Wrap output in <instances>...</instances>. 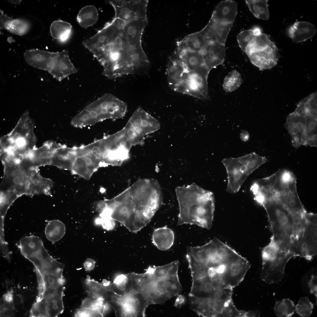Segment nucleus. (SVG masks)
<instances>
[{
  "label": "nucleus",
  "mask_w": 317,
  "mask_h": 317,
  "mask_svg": "<svg viewBox=\"0 0 317 317\" xmlns=\"http://www.w3.org/2000/svg\"><path fill=\"white\" fill-rule=\"evenodd\" d=\"M205 49V63L210 70L223 63L225 57V45L216 41L208 45Z\"/></svg>",
  "instance_id": "nucleus-26"
},
{
  "label": "nucleus",
  "mask_w": 317,
  "mask_h": 317,
  "mask_svg": "<svg viewBox=\"0 0 317 317\" xmlns=\"http://www.w3.org/2000/svg\"><path fill=\"white\" fill-rule=\"evenodd\" d=\"M36 143L33 124L27 111L21 116L13 129L1 138L0 151L26 156L35 148Z\"/></svg>",
  "instance_id": "nucleus-9"
},
{
  "label": "nucleus",
  "mask_w": 317,
  "mask_h": 317,
  "mask_svg": "<svg viewBox=\"0 0 317 317\" xmlns=\"http://www.w3.org/2000/svg\"><path fill=\"white\" fill-rule=\"evenodd\" d=\"M96 222L101 225L103 228L108 230L113 229L115 226V221L110 217H101L98 218Z\"/></svg>",
  "instance_id": "nucleus-51"
},
{
  "label": "nucleus",
  "mask_w": 317,
  "mask_h": 317,
  "mask_svg": "<svg viewBox=\"0 0 317 317\" xmlns=\"http://www.w3.org/2000/svg\"><path fill=\"white\" fill-rule=\"evenodd\" d=\"M177 48L194 52H200L206 46L199 32L191 34L177 43Z\"/></svg>",
  "instance_id": "nucleus-32"
},
{
  "label": "nucleus",
  "mask_w": 317,
  "mask_h": 317,
  "mask_svg": "<svg viewBox=\"0 0 317 317\" xmlns=\"http://www.w3.org/2000/svg\"><path fill=\"white\" fill-rule=\"evenodd\" d=\"M99 122L96 114L85 108L72 119L71 124L77 128L93 125Z\"/></svg>",
  "instance_id": "nucleus-37"
},
{
  "label": "nucleus",
  "mask_w": 317,
  "mask_h": 317,
  "mask_svg": "<svg viewBox=\"0 0 317 317\" xmlns=\"http://www.w3.org/2000/svg\"><path fill=\"white\" fill-rule=\"evenodd\" d=\"M179 262L177 260L159 266H150L154 279L163 278L178 274Z\"/></svg>",
  "instance_id": "nucleus-40"
},
{
  "label": "nucleus",
  "mask_w": 317,
  "mask_h": 317,
  "mask_svg": "<svg viewBox=\"0 0 317 317\" xmlns=\"http://www.w3.org/2000/svg\"><path fill=\"white\" fill-rule=\"evenodd\" d=\"M95 261L91 258H87L84 262V267L86 271H90L94 268L95 264Z\"/></svg>",
  "instance_id": "nucleus-53"
},
{
  "label": "nucleus",
  "mask_w": 317,
  "mask_h": 317,
  "mask_svg": "<svg viewBox=\"0 0 317 317\" xmlns=\"http://www.w3.org/2000/svg\"><path fill=\"white\" fill-rule=\"evenodd\" d=\"M274 311L278 317H291L295 311V306L291 300L285 299L276 302Z\"/></svg>",
  "instance_id": "nucleus-43"
},
{
  "label": "nucleus",
  "mask_w": 317,
  "mask_h": 317,
  "mask_svg": "<svg viewBox=\"0 0 317 317\" xmlns=\"http://www.w3.org/2000/svg\"><path fill=\"white\" fill-rule=\"evenodd\" d=\"M17 245L21 254L34 265L37 279L50 275L63 274L64 265L49 254L39 237H23Z\"/></svg>",
  "instance_id": "nucleus-6"
},
{
  "label": "nucleus",
  "mask_w": 317,
  "mask_h": 317,
  "mask_svg": "<svg viewBox=\"0 0 317 317\" xmlns=\"http://www.w3.org/2000/svg\"><path fill=\"white\" fill-rule=\"evenodd\" d=\"M267 161L266 157L254 152L237 158L223 159L222 162L227 175L226 191L237 193L249 176Z\"/></svg>",
  "instance_id": "nucleus-8"
},
{
  "label": "nucleus",
  "mask_w": 317,
  "mask_h": 317,
  "mask_svg": "<svg viewBox=\"0 0 317 317\" xmlns=\"http://www.w3.org/2000/svg\"><path fill=\"white\" fill-rule=\"evenodd\" d=\"M61 145L53 141H47L40 147L30 151L26 156L37 167L50 165L55 150Z\"/></svg>",
  "instance_id": "nucleus-21"
},
{
  "label": "nucleus",
  "mask_w": 317,
  "mask_h": 317,
  "mask_svg": "<svg viewBox=\"0 0 317 317\" xmlns=\"http://www.w3.org/2000/svg\"><path fill=\"white\" fill-rule=\"evenodd\" d=\"M305 217L306 225L298 246L302 257L311 261L317 253V214L306 212Z\"/></svg>",
  "instance_id": "nucleus-15"
},
{
  "label": "nucleus",
  "mask_w": 317,
  "mask_h": 317,
  "mask_svg": "<svg viewBox=\"0 0 317 317\" xmlns=\"http://www.w3.org/2000/svg\"><path fill=\"white\" fill-rule=\"evenodd\" d=\"M153 281L155 289L166 301L178 294L182 289L178 274Z\"/></svg>",
  "instance_id": "nucleus-20"
},
{
  "label": "nucleus",
  "mask_w": 317,
  "mask_h": 317,
  "mask_svg": "<svg viewBox=\"0 0 317 317\" xmlns=\"http://www.w3.org/2000/svg\"><path fill=\"white\" fill-rule=\"evenodd\" d=\"M84 289L88 296L92 299L102 298L106 300L108 295V290L106 286L87 276L82 281Z\"/></svg>",
  "instance_id": "nucleus-31"
},
{
  "label": "nucleus",
  "mask_w": 317,
  "mask_h": 317,
  "mask_svg": "<svg viewBox=\"0 0 317 317\" xmlns=\"http://www.w3.org/2000/svg\"><path fill=\"white\" fill-rule=\"evenodd\" d=\"M38 171L35 172L29 179L27 195L40 194L50 195L53 181L50 179L43 177Z\"/></svg>",
  "instance_id": "nucleus-27"
},
{
  "label": "nucleus",
  "mask_w": 317,
  "mask_h": 317,
  "mask_svg": "<svg viewBox=\"0 0 317 317\" xmlns=\"http://www.w3.org/2000/svg\"><path fill=\"white\" fill-rule=\"evenodd\" d=\"M288 36L294 42L305 41L313 36L316 32L314 25L305 21H296L287 29Z\"/></svg>",
  "instance_id": "nucleus-24"
},
{
  "label": "nucleus",
  "mask_w": 317,
  "mask_h": 317,
  "mask_svg": "<svg viewBox=\"0 0 317 317\" xmlns=\"http://www.w3.org/2000/svg\"><path fill=\"white\" fill-rule=\"evenodd\" d=\"M267 214L273 235L279 237L291 238L293 227L291 213L274 198L270 197L260 201Z\"/></svg>",
  "instance_id": "nucleus-11"
},
{
  "label": "nucleus",
  "mask_w": 317,
  "mask_h": 317,
  "mask_svg": "<svg viewBox=\"0 0 317 317\" xmlns=\"http://www.w3.org/2000/svg\"><path fill=\"white\" fill-rule=\"evenodd\" d=\"M242 82L240 73L236 70H232L224 79L222 84L223 90L226 92L234 91L240 87Z\"/></svg>",
  "instance_id": "nucleus-42"
},
{
  "label": "nucleus",
  "mask_w": 317,
  "mask_h": 317,
  "mask_svg": "<svg viewBox=\"0 0 317 317\" xmlns=\"http://www.w3.org/2000/svg\"><path fill=\"white\" fill-rule=\"evenodd\" d=\"M109 306L102 298L92 299L89 297L82 301L81 308L92 309L98 312L101 317H103L109 311Z\"/></svg>",
  "instance_id": "nucleus-41"
},
{
  "label": "nucleus",
  "mask_w": 317,
  "mask_h": 317,
  "mask_svg": "<svg viewBox=\"0 0 317 317\" xmlns=\"http://www.w3.org/2000/svg\"><path fill=\"white\" fill-rule=\"evenodd\" d=\"M55 79L61 81L69 76L77 72V70L71 62L68 51L56 52L52 65L48 72Z\"/></svg>",
  "instance_id": "nucleus-17"
},
{
  "label": "nucleus",
  "mask_w": 317,
  "mask_h": 317,
  "mask_svg": "<svg viewBox=\"0 0 317 317\" xmlns=\"http://www.w3.org/2000/svg\"><path fill=\"white\" fill-rule=\"evenodd\" d=\"M133 290L141 292L154 279L149 267L143 274H129Z\"/></svg>",
  "instance_id": "nucleus-38"
},
{
  "label": "nucleus",
  "mask_w": 317,
  "mask_h": 317,
  "mask_svg": "<svg viewBox=\"0 0 317 317\" xmlns=\"http://www.w3.org/2000/svg\"><path fill=\"white\" fill-rule=\"evenodd\" d=\"M77 156L75 147H69L61 145L55 150L50 165L71 171Z\"/></svg>",
  "instance_id": "nucleus-22"
},
{
  "label": "nucleus",
  "mask_w": 317,
  "mask_h": 317,
  "mask_svg": "<svg viewBox=\"0 0 317 317\" xmlns=\"http://www.w3.org/2000/svg\"><path fill=\"white\" fill-rule=\"evenodd\" d=\"M233 24V23H223L213 21V27L217 42L225 45L228 35Z\"/></svg>",
  "instance_id": "nucleus-47"
},
{
  "label": "nucleus",
  "mask_w": 317,
  "mask_h": 317,
  "mask_svg": "<svg viewBox=\"0 0 317 317\" xmlns=\"http://www.w3.org/2000/svg\"><path fill=\"white\" fill-rule=\"evenodd\" d=\"M75 317H101L97 312L92 309L81 308L75 312Z\"/></svg>",
  "instance_id": "nucleus-50"
},
{
  "label": "nucleus",
  "mask_w": 317,
  "mask_h": 317,
  "mask_svg": "<svg viewBox=\"0 0 317 317\" xmlns=\"http://www.w3.org/2000/svg\"><path fill=\"white\" fill-rule=\"evenodd\" d=\"M29 28V23L25 20L11 18L5 25L4 29L12 33L21 36L26 33Z\"/></svg>",
  "instance_id": "nucleus-45"
},
{
  "label": "nucleus",
  "mask_w": 317,
  "mask_h": 317,
  "mask_svg": "<svg viewBox=\"0 0 317 317\" xmlns=\"http://www.w3.org/2000/svg\"><path fill=\"white\" fill-rule=\"evenodd\" d=\"M21 0H9V1L11 4H18L20 3Z\"/></svg>",
  "instance_id": "nucleus-55"
},
{
  "label": "nucleus",
  "mask_w": 317,
  "mask_h": 317,
  "mask_svg": "<svg viewBox=\"0 0 317 317\" xmlns=\"http://www.w3.org/2000/svg\"><path fill=\"white\" fill-rule=\"evenodd\" d=\"M313 304L309 301L308 296L301 297L295 306V311L302 317H308L311 314L313 308Z\"/></svg>",
  "instance_id": "nucleus-48"
},
{
  "label": "nucleus",
  "mask_w": 317,
  "mask_h": 317,
  "mask_svg": "<svg viewBox=\"0 0 317 317\" xmlns=\"http://www.w3.org/2000/svg\"><path fill=\"white\" fill-rule=\"evenodd\" d=\"M152 242L159 249L165 251L173 245L174 234L166 226L155 229L152 235Z\"/></svg>",
  "instance_id": "nucleus-28"
},
{
  "label": "nucleus",
  "mask_w": 317,
  "mask_h": 317,
  "mask_svg": "<svg viewBox=\"0 0 317 317\" xmlns=\"http://www.w3.org/2000/svg\"><path fill=\"white\" fill-rule=\"evenodd\" d=\"M262 280L269 284L277 283L284 277L286 264L292 257H297L295 253L277 240L273 235L269 243L262 251Z\"/></svg>",
  "instance_id": "nucleus-7"
},
{
  "label": "nucleus",
  "mask_w": 317,
  "mask_h": 317,
  "mask_svg": "<svg viewBox=\"0 0 317 317\" xmlns=\"http://www.w3.org/2000/svg\"><path fill=\"white\" fill-rule=\"evenodd\" d=\"M115 11L114 18L125 21L140 19L148 21L147 0H111Z\"/></svg>",
  "instance_id": "nucleus-14"
},
{
  "label": "nucleus",
  "mask_w": 317,
  "mask_h": 317,
  "mask_svg": "<svg viewBox=\"0 0 317 317\" xmlns=\"http://www.w3.org/2000/svg\"><path fill=\"white\" fill-rule=\"evenodd\" d=\"M185 297L181 295H178L175 301L174 306L176 308H180L185 302Z\"/></svg>",
  "instance_id": "nucleus-54"
},
{
  "label": "nucleus",
  "mask_w": 317,
  "mask_h": 317,
  "mask_svg": "<svg viewBox=\"0 0 317 317\" xmlns=\"http://www.w3.org/2000/svg\"><path fill=\"white\" fill-rule=\"evenodd\" d=\"M105 166L102 158L92 154L77 156L71 171L86 179H90L100 167Z\"/></svg>",
  "instance_id": "nucleus-18"
},
{
  "label": "nucleus",
  "mask_w": 317,
  "mask_h": 317,
  "mask_svg": "<svg viewBox=\"0 0 317 317\" xmlns=\"http://www.w3.org/2000/svg\"><path fill=\"white\" fill-rule=\"evenodd\" d=\"M160 128L159 122L141 107L135 110L124 127L127 137L138 145L144 143L146 135Z\"/></svg>",
  "instance_id": "nucleus-12"
},
{
  "label": "nucleus",
  "mask_w": 317,
  "mask_h": 317,
  "mask_svg": "<svg viewBox=\"0 0 317 317\" xmlns=\"http://www.w3.org/2000/svg\"><path fill=\"white\" fill-rule=\"evenodd\" d=\"M95 57L103 67L102 74L110 79L145 74L150 66L142 47L136 45L121 27L114 30L107 45Z\"/></svg>",
  "instance_id": "nucleus-1"
},
{
  "label": "nucleus",
  "mask_w": 317,
  "mask_h": 317,
  "mask_svg": "<svg viewBox=\"0 0 317 317\" xmlns=\"http://www.w3.org/2000/svg\"><path fill=\"white\" fill-rule=\"evenodd\" d=\"M0 158L4 166L0 191H13L20 197L27 195L29 179L38 167L27 156L2 152Z\"/></svg>",
  "instance_id": "nucleus-5"
},
{
  "label": "nucleus",
  "mask_w": 317,
  "mask_h": 317,
  "mask_svg": "<svg viewBox=\"0 0 317 317\" xmlns=\"http://www.w3.org/2000/svg\"><path fill=\"white\" fill-rule=\"evenodd\" d=\"M268 0H245L246 4L256 18L266 20L269 16Z\"/></svg>",
  "instance_id": "nucleus-39"
},
{
  "label": "nucleus",
  "mask_w": 317,
  "mask_h": 317,
  "mask_svg": "<svg viewBox=\"0 0 317 317\" xmlns=\"http://www.w3.org/2000/svg\"><path fill=\"white\" fill-rule=\"evenodd\" d=\"M262 33L261 29L258 26H255L252 29L240 32L237 36V40L241 50L245 51L249 43L256 36Z\"/></svg>",
  "instance_id": "nucleus-46"
},
{
  "label": "nucleus",
  "mask_w": 317,
  "mask_h": 317,
  "mask_svg": "<svg viewBox=\"0 0 317 317\" xmlns=\"http://www.w3.org/2000/svg\"><path fill=\"white\" fill-rule=\"evenodd\" d=\"M75 149L77 156L92 154L102 158L103 161V157L107 151L103 138L86 145L75 147Z\"/></svg>",
  "instance_id": "nucleus-33"
},
{
  "label": "nucleus",
  "mask_w": 317,
  "mask_h": 317,
  "mask_svg": "<svg viewBox=\"0 0 317 317\" xmlns=\"http://www.w3.org/2000/svg\"><path fill=\"white\" fill-rule=\"evenodd\" d=\"M271 196L280 202L294 217H303L307 212L299 199L297 188L278 191L272 189Z\"/></svg>",
  "instance_id": "nucleus-16"
},
{
  "label": "nucleus",
  "mask_w": 317,
  "mask_h": 317,
  "mask_svg": "<svg viewBox=\"0 0 317 317\" xmlns=\"http://www.w3.org/2000/svg\"><path fill=\"white\" fill-rule=\"evenodd\" d=\"M113 199L111 217L131 232L140 230L155 213L147 201L132 193L130 188Z\"/></svg>",
  "instance_id": "nucleus-4"
},
{
  "label": "nucleus",
  "mask_w": 317,
  "mask_h": 317,
  "mask_svg": "<svg viewBox=\"0 0 317 317\" xmlns=\"http://www.w3.org/2000/svg\"><path fill=\"white\" fill-rule=\"evenodd\" d=\"M203 38L206 46L217 41L213 27V21L210 19L207 25L199 31Z\"/></svg>",
  "instance_id": "nucleus-49"
},
{
  "label": "nucleus",
  "mask_w": 317,
  "mask_h": 317,
  "mask_svg": "<svg viewBox=\"0 0 317 317\" xmlns=\"http://www.w3.org/2000/svg\"><path fill=\"white\" fill-rule=\"evenodd\" d=\"M72 29V26L70 23L59 20L54 21L51 24L50 32L53 38L64 42L69 38Z\"/></svg>",
  "instance_id": "nucleus-35"
},
{
  "label": "nucleus",
  "mask_w": 317,
  "mask_h": 317,
  "mask_svg": "<svg viewBox=\"0 0 317 317\" xmlns=\"http://www.w3.org/2000/svg\"><path fill=\"white\" fill-rule=\"evenodd\" d=\"M121 306L126 304L135 313L136 316H145L146 308L149 305L146 298L141 292L132 290L121 296Z\"/></svg>",
  "instance_id": "nucleus-25"
},
{
  "label": "nucleus",
  "mask_w": 317,
  "mask_h": 317,
  "mask_svg": "<svg viewBox=\"0 0 317 317\" xmlns=\"http://www.w3.org/2000/svg\"><path fill=\"white\" fill-rule=\"evenodd\" d=\"M20 196L11 191H0V241L5 242L4 220L8 209L11 205Z\"/></svg>",
  "instance_id": "nucleus-29"
},
{
  "label": "nucleus",
  "mask_w": 317,
  "mask_h": 317,
  "mask_svg": "<svg viewBox=\"0 0 317 317\" xmlns=\"http://www.w3.org/2000/svg\"><path fill=\"white\" fill-rule=\"evenodd\" d=\"M186 256L190 269L192 281L208 276V268L198 263L188 254L187 253Z\"/></svg>",
  "instance_id": "nucleus-44"
},
{
  "label": "nucleus",
  "mask_w": 317,
  "mask_h": 317,
  "mask_svg": "<svg viewBox=\"0 0 317 317\" xmlns=\"http://www.w3.org/2000/svg\"><path fill=\"white\" fill-rule=\"evenodd\" d=\"M317 94L300 101L295 110L288 116L285 127L291 138L292 146H317Z\"/></svg>",
  "instance_id": "nucleus-3"
},
{
  "label": "nucleus",
  "mask_w": 317,
  "mask_h": 317,
  "mask_svg": "<svg viewBox=\"0 0 317 317\" xmlns=\"http://www.w3.org/2000/svg\"><path fill=\"white\" fill-rule=\"evenodd\" d=\"M65 230L64 223L58 220H55L48 222L45 229V235L48 240L55 242L63 237Z\"/></svg>",
  "instance_id": "nucleus-36"
},
{
  "label": "nucleus",
  "mask_w": 317,
  "mask_h": 317,
  "mask_svg": "<svg viewBox=\"0 0 317 317\" xmlns=\"http://www.w3.org/2000/svg\"><path fill=\"white\" fill-rule=\"evenodd\" d=\"M237 12V4L235 1L225 0L217 5L213 12L211 19L215 22L233 23Z\"/></svg>",
  "instance_id": "nucleus-23"
},
{
  "label": "nucleus",
  "mask_w": 317,
  "mask_h": 317,
  "mask_svg": "<svg viewBox=\"0 0 317 317\" xmlns=\"http://www.w3.org/2000/svg\"><path fill=\"white\" fill-rule=\"evenodd\" d=\"M175 190L179 207L177 225L189 224L210 229L215 207L213 193L195 183L178 186Z\"/></svg>",
  "instance_id": "nucleus-2"
},
{
  "label": "nucleus",
  "mask_w": 317,
  "mask_h": 317,
  "mask_svg": "<svg viewBox=\"0 0 317 317\" xmlns=\"http://www.w3.org/2000/svg\"><path fill=\"white\" fill-rule=\"evenodd\" d=\"M317 276L313 274L308 283L310 293L314 294L316 298L317 297Z\"/></svg>",
  "instance_id": "nucleus-52"
},
{
  "label": "nucleus",
  "mask_w": 317,
  "mask_h": 317,
  "mask_svg": "<svg viewBox=\"0 0 317 317\" xmlns=\"http://www.w3.org/2000/svg\"><path fill=\"white\" fill-rule=\"evenodd\" d=\"M56 54V52H50L38 49L26 50L24 57L26 62L36 68L48 71Z\"/></svg>",
  "instance_id": "nucleus-19"
},
{
  "label": "nucleus",
  "mask_w": 317,
  "mask_h": 317,
  "mask_svg": "<svg viewBox=\"0 0 317 317\" xmlns=\"http://www.w3.org/2000/svg\"><path fill=\"white\" fill-rule=\"evenodd\" d=\"M85 108L94 112L99 122L107 119L115 120L124 117L127 104L114 95L106 93L86 105Z\"/></svg>",
  "instance_id": "nucleus-13"
},
{
  "label": "nucleus",
  "mask_w": 317,
  "mask_h": 317,
  "mask_svg": "<svg viewBox=\"0 0 317 317\" xmlns=\"http://www.w3.org/2000/svg\"><path fill=\"white\" fill-rule=\"evenodd\" d=\"M244 52L251 63L260 70L272 68L277 64V48L266 34L262 33L253 38Z\"/></svg>",
  "instance_id": "nucleus-10"
},
{
  "label": "nucleus",
  "mask_w": 317,
  "mask_h": 317,
  "mask_svg": "<svg viewBox=\"0 0 317 317\" xmlns=\"http://www.w3.org/2000/svg\"><path fill=\"white\" fill-rule=\"evenodd\" d=\"M103 283L108 290L120 295L127 294L133 290L129 274H118L112 284L106 281Z\"/></svg>",
  "instance_id": "nucleus-30"
},
{
  "label": "nucleus",
  "mask_w": 317,
  "mask_h": 317,
  "mask_svg": "<svg viewBox=\"0 0 317 317\" xmlns=\"http://www.w3.org/2000/svg\"><path fill=\"white\" fill-rule=\"evenodd\" d=\"M98 17L97 10L93 5H88L82 8L77 14V21L80 26L86 28L95 24Z\"/></svg>",
  "instance_id": "nucleus-34"
}]
</instances>
